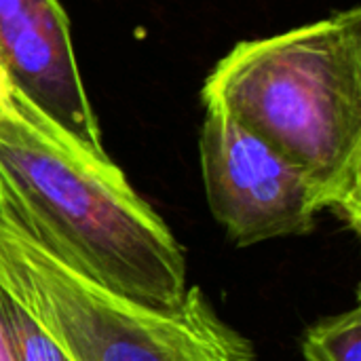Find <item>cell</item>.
I'll use <instances>...</instances> for the list:
<instances>
[{"label":"cell","mask_w":361,"mask_h":361,"mask_svg":"<svg viewBox=\"0 0 361 361\" xmlns=\"http://www.w3.org/2000/svg\"><path fill=\"white\" fill-rule=\"evenodd\" d=\"M199 157L209 209L235 245L315 228L324 205L311 178L220 106L205 104Z\"/></svg>","instance_id":"4"},{"label":"cell","mask_w":361,"mask_h":361,"mask_svg":"<svg viewBox=\"0 0 361 361\" xmlns=\"http://www.w3.org/2000/svg\"><path fill=\"white\" fill-rule=\"evenodd\" d=\"M201 99L298 165L324 212L361 228V8L237 42Z\"/></svg>","instance_id":"2"},{"label":"cell","mask_w":361,"mask_h":361,"mask_svg":"<svg viewBox=\"0 0 361 361\" xmlns=\"http://www.w3.org/2000/svg\"><path fill=\"white\" fill-rule=\"evenodd\" d=\"M0 216L82 277L154 309L186 296L165 220L95 150L13 89L0 110Z\"/></svg>","instance_id":"1"},{"label":"cell","mask_w":361,"mask_h":361,"mask_svg":"<svg viewBox=\"0 0 361 361\" xmlns=\"http://www.w3.org/2000/svg\"><path fill=\"white\" fill-rule=\"evenodd\" d=\"M0 319L15 361H70L51 336L23 311V307L0 288Z\"/></svg>","instance_id":"7"},{"label":"cell","mask_w":361,"mask_h":361,"mask_svg":"<svg viewBox=\"0 0 361 361\" xmlns=\"http://www.w3.org/2000/svg\"><path fill=\"white\" fill-rule=\"evenodd\" d=\"M0 288L70 361H256L197 286L176 309L121 296L44 252L0 216Z\"/></svg>","instance_id":"3"},{"label":"cell","mask_w":361,"mask_h":361,"mask_svg":"<svg viewBox=\"0 0 361 361\" xmlns=\"http://www.w3.org/2000/svg\"><path fill=\"white\" fill-rule=\"evenodd\" d=\"M305 361H361V309L324 317L302 338Z\"/></svg>","instance_id":"6"},{"label":"cell","mask_w":361,"mask_h":361,"mask_svg":"<svg viewBox=\"0 0 361 361\" xmlns=\"http://www.w3.org/2000/svg\"><path fill=\"white\" fill-rule=\"evenodd\" d=\"M11 93H13V85H11V80H8V76H6L2 63H0V110H2L4 104L8 102Z\"/></svg>","instance_id":"8"},{"label":"cell","mask_w":361,"mask_h":361,"mask_svg":"<svg viewBox=\"0 0 361 361\" xmlns=\"http://www.w3.org/2000/svg\"><path fill=\"white\" fill-rule=\"evenodd\" d=\"M0 63L17 93L85 144L106 150L59 0H0Z\"/></svg>","instance_id":"5"},{"label":"cell","mask_w":361,"mask_h":361,"mask_svg":"<svg viewBox=\"0 0 361 361\" xmlns=\"http://www.w3.org/2000/svg\"><path fill=\"white\" fill-rule=\"evenodd\" d=\"M0 361H15V357H13V351H11L8 336H6L4 326H2V319H0Z\"/></svg>","instance_id":"9"}]
</instances>
